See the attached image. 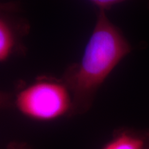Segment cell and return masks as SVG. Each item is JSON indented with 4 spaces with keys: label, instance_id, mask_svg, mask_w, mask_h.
Listing matches in <instances>:
<instances>
[{
    "label": "cell",
    "instance_id": "obj_1",
    "mask_svg": "<svg viewBox=\"0 0 149 149\" xmlns=\"http://www.w3.org/2000/svg\"><path fill=\"white\" fill-rule=\"evenodd\" d=\"M131 51L132 46L111 22L107 11L98 9L82 57L67 67L61 77L72 97V117L85 114L91 109L101 86Z\"/></svg>",
    "mask_w": 149,
    "mask_h": 149
},
{
    "label": "cell",
    "instance_id": "obj_2",
    "mask_svg": "<svg viewBox=\"0 0 149 149\" xmlns=\"http://www.w3.org/2000/svg\"><path fill=\"white\" fill-rule=\"evenodd\" d=\"M13 104L20 114L40 122L72 117L73 111L69 88L61 77L50 75L38 76L29 84L19 86Z\"/></svg>",
    "mask_w": 149,
    "mask_h": 149
},
{
    "label": "cell",
    "instance_id": "obj_3",
    "mask_svg": "<svg viewBox=\"0 0 149 149\" xmlns=\"http://www.w3.org/2000/svg\"><path fill=\"white\" fill-rule=\"evenodd\" d=\"M18 1L1 3L0 6V61H8L15 56L24 55L26 48L24 38L31 30V25L22 14Z\"/></svg>",
    "mask_w": 149,
    "mask_h": 149
},
{
    "label": "cell",
    "instance_id": "obj_4",
    "mask_svg": "<svg viewBox=\"0 0 149 149\" xmlns=\"http://www.w3.org/2000/svg\"><path fill=\"white\" fill-rule=\"evenodd\" d=\"M100 149H149V130L118 128Z\"/></svg>",
    "mask_w": 149,
    "mask_h": 149
},
{
    "label": "cell",
    "instance_id": "obj_5",
    "mask_svg": "<svg viewBox=\"0 0 149 149\" xmlns=\"http://www.w3.org/2000/svg\"><path fill=\"white\" fill-rule=\"evenodd\" d=\"M89 1L95 5L98 9H103L107 11L111 8V7L113 6L125 1L126 0H89ZM147 1H148L149 8V0H147Z\"/></svg>",
    "mask_w": 149,
    "mask_h": 149
},
{
    "label": "cell",
    "instance_id": "obj_6",
    "mask_svg": "<svg viewBox=\"0 0 149 149\" xmlns=\"http://www.w3.org/2000/svg\"><path fill=\"white\" fill-rule=\"evenodd\" d=\"M6 149H31V147L26 143L13 141L7 144L6 148Z\"/></svg>",
    "mask_w": 149,
    "mask_h": 149
}]
</instances>
